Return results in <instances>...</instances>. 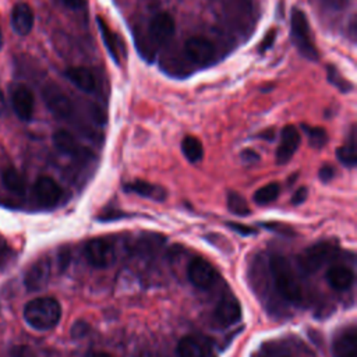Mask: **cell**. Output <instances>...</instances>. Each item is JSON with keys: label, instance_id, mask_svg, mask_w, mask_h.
Listing matches in <instances>:
<instances>
[{"label": "cell", "instance_id": "1", "mask_svg": "<svg viewBox=\"0 0 357 357\" xmlns=\"http://www.w3.org/2000/svg\"><path fill=\"white\" fill-rule=\"evenodd\" d=\"M269 271L273 286L282 298L293 304H300L303 301V289L289 259L282 255H272Z\"/></svg>", "mask_w": 357, "mask_h": 357}, {"label": "cell", "instance_id": "2", "mask_svg": "<svg viewBox=\"0 0 357 357\" xmlns=\"http://www.w3.org/2000/svg\"><path fill=\"white\" fill-rule=\"evenodd\" d=\"M61 318L60 303L53 297H38L28 301L24 307L25 322L36 331L54 328Z\"/></svg>", "mask_w": 357, "mask_h": 357}, {"label": "cell", "instance_id": "3", "mask_svg": "<svg viewBox=\"0 0 357 357\" xmlns=\"http://www.w3.org/2000/svg\"><path fill=\"white\" fill-rule=\"evenodd\" d=\"M290 31H291L290 33L291 42L297 47L298 53L311 61L318 60V50L311 38L310 24L303 10L300 8L293 10L291 20H290Z\"/></svg>", "mask_w": 357, "mask_h": 357}, {"label": "cell", "instance_id": "4", "mask_svg": "<svg viewBox=\"0 0 357 357\" xmlns=\"http://www.w3.org/2000/svg\"><path fill=\"white\" fill-rule=\"evenodd\" d=\"M84 255L89 265L95 268H107L116 261V250L109 240L92 238L84 247Z\"/></svg>", "mask_w": 357, "mask_h": 357}, {"label": "cell", "instance_id": "5", "mask_svg": "<svg viewBox=\"0 0 357 357\" xmlns=\"http://www.w3.org/2000/svg\"><path fill=\"white\" fill-rule=\"evenodd\" d=\"M42 98L47 109L59 119H70L74 113V105L70 98L54 84H49L42 91Z\"/></svg>", "mask_w": 357, "mask_h": 357}, {"label": "cell", "instance_id": "6", "mask_svg": "<svg viewBox=\"0 0 357 357\" xmlns=\"http://www.w3.org/2000/svg\"><path fill=\"white\" fill-rule=\"evenodd\" d=\"M188 280L201 290L211 289L218 278L215 268L204 258L194 257L187 266Z\"/></svg>", "mask_w": 357, "mask_h": 357}, {"label": "cell", "instance_id": "7", "mask_svg": "<svg viewBox=\"0 0 357 357\" xmlns=\"http://www.w3.org/2000/svg\"><path fill=\"white\" fill-rule=\"evenodd\" d=\"M333 247L326 243H318L315 245L308 247L300 257H298V265L300 268L307 272H315L319 269L324 264H326L333 257Z\"/></svg>", "mask_w": 357, "mask_h": 357}, {"label": "cell", "instance_id": "8", "mask_svg": "<svg viewBox=\"0 0 357 357\" xmlns=\"http://www.w3.org/2000/svg\"><path fill=\"white\" fill-rule=\"evenodd\" d=\"M184 53L190 61L198 66H208L215 57L213 43L202 36H192L184 43Z\"/></svg>", "mask_w": 357, "mask_h": 357}, {"label": "cell", "instance_id": "9", "mask_svg": "<svg viewBox=\"0 0 357 357\" xmlns=\"http://www.w3.org/2000/svg\"><path fill=\"white\" fill-rule=\"evenodd\" d=\"M33 198L38 205L43 208H52L61 199L63 191L60 185L49 176H40L33 184Z\"/></svg>", "mask_w": 357, "mask_h": 357}, {"label": "cell", "instance_id": "10", "mask_svg": "<svg viewBox=\"0 0 357 357\" xmlns=\"http://www.w3.org/2000/svg\"><path fill=\"white\" fill-rule=\"evenodd\" d=\"M177 357H213L211 342L199 335H187L176 346Z\"/></svg>", "mask_w": 357, "mask_h": 357}, {"label": "cell", "instance_id": "11", "mask_svg": "<svg viewBox=\"0 0 357 357\" xmlns=\"http://www.w3.org/2000/svg\"><path fill=\"white\" fill-rule=\"evenodd\" d=\"M174 29H176L174 20L167 13H158L156 15H153L148 26L149 38L156 46H160L167 40H170L172 36L174 35Z\"/></svg>", "mask_w": 357, "mask_h": 357}, {"label": "cell", "instance_id": "12", "mask_svg": "<svg viewBox=\"0 0 357 357\" xmlns=\"http://www.w3.org/2000/svg\"><path fill=\"white\" fill-rule=\"evenodd\" d=\"M11 105L22 121H29L33 116V107H35V99L32 91L22 84H18L11 91Z\"/></svg>", "mask_w": 357, "mask_h": 357}, {"label": "cell", "instance_id": "13", "mask_svg": "<svg viewBox=\"0 0 357 357\" xmlns=\"http://www.w3.org/2000/svg\"><path fill=\"white\" fill-rule=\"evenodd\" d=\"M212 318L218 326H223V328L236 324L241 318L240 303L231 296L223 297L216 304Z\"/></svg>", "mask_w": 357, "mask_h": 357}, {"label": "cell", "instance_id": "14", "mask_svg": "<svg viewBox=\"0 0 357 357\" xmlns=\"http://www.w3.org/2000/svg\"><path fill=\"white\" fill-rule=\"evenodd\" d=\"M300 145V132L294 126L283 127L280 132V144L276 149V163H287Z\"/></svg>", "mask_w": 357, "mask_h": 357}, {"label": "cell", "instance_id": "15", "mask_svg": "<svg viewBox=\"0 0 357 357\" xmlns=\"http://www.w3.org/2000/svg\"><path fill=\"white\" fill-rule=\"evenodd\" d=\"M50 278V261L40 258L26 271L24 276V284L29 291H38L43 289Z\"/></svg>", "mask_w": 357, "mask_h": 357}, {"label": "cell", "instance_id": "16", "mask_svg": "<svg viewBox=\"0 0 357 357\" xmlns=\"http://www.w3.org/2000/svg\"><path fill=\"white\" fill-rule=\"evenodd\" d=\"M333 357H357V333L349 328L337 333L332 342Z\"/></svg>", "mask_w": 357, "mask_h": 357}, {"label": "cell", "instance_id": "17", "mask_svg": "<svg viewBox=\"0 0 357 357\" xmlns=\"http://www.w3.org/2000/svg\"><path fill=\"white\" fill-rule=\"evenodd\" d=\"M33 11L26 3H17L11 11V26L15 33L25 36L33 26Z\"/></svg>", "mask_w": 357, "mask_h": 357}, {"label": "cell", "instance_id": "18", "mask_svg": "<svg viewBox=\"0 0 357 357\" xmlns=\"http://www.w3.org/2000/svg\"><path fill=\"white\" fill-rule=\"evenodd\" d=\"M66 77L67 79L77 86L78 89L84 91V92H93L96 88V79L95 75L92 74V71L86 67H70L66 70Z\"/></svg>", "mask_w": 357, "mask_h": 357}, {"label": "cell", "instance_id": "19", "mask_svg": "<svg viewBox=\"0 0 357 357\" xmlns=\"http://www.w3.org/2000/svg\"><path fill=\"white\" fill-rule=\"evenodd\" d=\"M124 190L127 192H134V194H138L139 197L149 198V199H153V201H162L166 197V191L160 185L152 184V183L145 181V180L128 181V183L124 184Z\"/></svg>", "mask_w": 357, "mask_h": 357}, {"label": "cell", "instance_id": "20", "mask_svg": "<svg viewBox=\"0 0 357 357\" xmlns=\"http://www.w3.org/2000/svg\"><path fill=\"white\" fill-rule=\"evenodd\" d=\"M328 283L339 291L347 290L354 282V273L344 265H333L326 271Z\"/></svg>", "mask_w": 357, "mask_h": 357}, {"label": "cell", "instance_id": "21", "mask_svg": "<svg viewBox=\"0 0 357 357\" xmlns=\"http://www.w3.org/2000/svg\"><path fill=\"white\" fill-rule=\"evenodd\" d=\"M53 144L61 153L70 156H81L85 152V149L79 145L75 137L67 130H57L53 134Z\"/></svg>", "mask_w": 357, "mask_h": 357}, {"label": "cell", "instance_id": "22", "mask_svg": "<svg viewBox=\"0 0 357 357\" xmlns=\"http://www.w3.org/2000/svg\"><path fill=\"white\" fill-rule=\"evenodd\" d=\"M96 22H98V28L100 31V36H102L106 50L109 52L113 61L116 64H119L120 63V39H119V36L107 26V24L105 22V20L102 17L98 15Z\"/></svg>", "mask_w": 357, "mask_h": 357}, {"label": "cell", "instance_id": "23", "mask_svg": "<svg viewBox=\"0 0 357 357\" xmlns=\"http://www.w3.org/2000/svg\"><path fill=\"white\" fill-rule=\"evenodd\" d=\"M181 151L185 159L191 163H197L204 158V146L201 141L194 135H187L183 138Z\"/></svg>", "mask_w": 357, "mask_h": 357}, {"label": "cell", "instance_id": "24", "mask_svg": "<svg viewBox=\"0 0 357 357\" xmlns=\"http://www.w3.org/2000/svg\"><path fill=\"white\" fill-rule=\"evenodd\" d=\"M356 131H354V127L351 128V132H350V137H349V141L339 146L337 148V159L347 167H353L357 162V153H356Z\"/></svg>", "mask_w": 357, "mask_h": 357}, {"label": "cell", "instance_id": "25", "mask_svg": "<svg viewBox=\"0 0 357 357\" xmlns=\"http://www.w3.org/2000/svg\"><path fill=\"white\" fill-rule=\"evenodd\" d=\"M1 183L10 192L15 195H24L25 192V183L24 178L15 169H6L1 173Z\"/></svg>", "mask_w": 357, "mask_h": 357}, {"label": "cell", "instance_id": "26", "mask_svg": "<svg viewBox=\"0 0 357 357\" xmlns=\"http://www.w3.org/2000/svg\"><path fill=\"white\" fill-rule=\"evenodd\" d=\"M279 192H280V187L279 184L276 183H269L261 188H258L255 192H254V201L258 204V205H268L271 202H273L278 197H279Z\"/></svg>", "mask_w": 357, "mask_h": 357}, {"label": "cell", "instance_id": "27", "mask_svg": "<svg viewBox=\"0 0 357 357\" xmlns=\"http://www.w3.org/2000/svg\"><path fill=\"white\" fill-rule=\"evenodd\" d=\"M227 206L231 213L238 215V216H245V215H250V212H251L244 197L241 194L233 192V191L227 194Z\"/></svg>", "mask_w": 357, "mask_h": 357}, {"label": "cell", "instance_id": "28", "mask_svg": "<svg viewBox=\"0 0 357 357\" xmlns=\"http://www.w3.org/2000/svg\"><path fill=\"white\" fill-rule=\"evenodd\" d=\"M326 75H328V81H329L333 86H336L340 92H350V91L353 89V84L349 82V81L339 73V70H337L335 66L329 64V66L326 67Z\"/></svg>", "mask_w": 357, "mask_h": 357}, {"label": "cell", "instance_id": "29", "mask_svg": "<svg viewBox=\"0 0 357 357\" xmlns=\"http://www.w3.org/2000/svg\"><path fill=\"white\" fill-rule=\"evenodd\" d=\"M307 137H308V142L312 148L315 149H321L322 146H325V144L328 142V134L324 128L321 127H310V126H303Z\"/></svg>", "mask_w": 357, "mask_h": 357}, {"label": "cell", "instance_id": "30", "mask_svg": "<svg viewBox=\"0 0 357 357\" xmlns=\"http://www.w3.org/2000/svg\"><path fill=\"white\" fill-rule=\"evenodd\" d=\"M259 357H290V351L284 344L278 342H271L262 346Z\"/></svg>", "mask_w": 357, "mask_h": 357}, {"label": "cell", "instance_id": "31", "mask_svg": "<svg viewBox=\"0 0 357 357\" xmlns=\"http://www.w3.org/2000/svg\"><path fill=\"white\" fill-rule=\"evenodd\" d=\"M227 226H229L233 231H236V233H238V234H241V236H250V234H255V233H257L255 229H252V227H250V226H245V225H241V223L229 222Z\"/></svg>", "mask_w": 357, "mask_h": 357}, {"label": "cell", "instance_id": "32", "mask_svg": "<svg viewBox=\"0 0 357 357\" xmlns=\"http://www.w3.org/2000/svg\"><path fill=\"white\" fill-rule=\"evenodd\" d=\"M321 4L328 8V10H335V11H339V10H343L347 4H349V0H319Z\"/></svg>", "mask_w": 357, "mask_h": 357}, {"label": "cell", "instance_id": "33", "mask_svg": "<svg viewBox=\"0 0 357 357\" xmlns=\"http://www.w3.org/2000/svg\"><path fill=\"white\" fill-rule=\"evenodd\" d=\"M275 36H276V31L275 29H271L269 32H266V35H265V38L261 40V43H259V53H264L265 50H268L271 46H272V43H273V40H275Z\"/></svg>", "mask_w": 357, "mask_h": 357}, {"label": "cell", "instance_id": "34", "mask_svg": "<svg viewBox=\"0 0 357 357\" xmlns=\"http://www.w3.org/2000/svg\"><path fill=\"white\" fill-rule=\"evenodd\" d=\"M333 176H335V169H333L331 165H325V166H322V167L319 169V178H321L324 183L332 180Z\"/></svg>", "mask_w": 357, "mask_h": 357}, {"label": "cell", "instance_id": "35", "mask_svg": "<svg viewBox=\"0 0 357 357\" xmlns=\"http://www.w3.org/2000/svg\"><path fill=\"white\" fill-rule=\"evenodd\" d=\"M307 194H308L307 188H305V187H300V188L293 194V197H291V204H293V205H300V204H303V202L307 199Z\"/></svg>", "mask_w": 357, "mask_h": 357}, {"label": "cell", "instance_id": "36", "mask_svg": "<svg viewBox=\"0 0 357 357\" xmlns=\"http://www.w3.org/2000/svg\"><path fill=\"white\" fill-rule=\"evenodd\" d=\"M241 160L244 163H255L259 160V156L257 152H254L252 149H244L241 152Z\"/></svg>", "mask_w": 357, "mask_h": 357}, {"label": "cell", "instance_id": "37", "mask_svg": "<svg viewBox=\"0 0 357 357\" xmlns=\"http://www.w3.org/2000/svg\"><path fill=\"white\" fill-rule=\"evenodd\" d=\"M88 329H89V326L85 324V322H77L74 326H73V336L74 337H81L82 335H85L86 332H88Z\"/></svg>", "mask_w": 357, "mask_h": 357}, {"label": "cell", "instance_id": "38", "mask_svg": "<svg viewBox=\"0 0 357 357\" xmlns=\"http://www.w3.org/2000/svg\"><path fill=\"white\" fill-rule=\"evenodd\" d=\"M66 7L71 8V10H79L84 7L85 0H60Z\"/></svg>", "mask_w": 357, "mask_h": 357}, {"label": "cell", "instance_id": "39", "mask_svg": "<svg viewBox=\"0 0 357 357\" xmlns=\"http://www.w3.org/2000/svg\"><path fill=\"white\" fill-rule=\"evenodd\" d=\"M15 357H35V354L28 347H17L14 351Z\"/></svg>", "mask_w": 357, "mask_h": 357}, {"label": "cell", "instance_id": "40", "mask_svg": "<svg viewBox=\"0 0 357 357\" xmlns=\"http://www.w3.org/2000/svg\"><path fill=\"white\" fill-rule=\"evenodd\" d=\"M258 137H261V138H264V139H269V141H272V139H273V137H275V134H273V130H272V128H269V130H266V131L261 132Z\"/></svg>", "mask_w": 357, "mask_h": 357}, {"label": "cell", "instance_id": "41", "mask_svg": "<svg viewBox=\"0 0 357 357\" xmlns=\"http://www.w3.org/2000/svg\"><path fill=\"white\" fill-rule=\"evenodd\" d=\"M6 112V99H4V95L3 92L0 91V116Z\"/></svg>", "mask_w": 357, "mask_h": 357}, {"label": "cell", "instance_id": "42", "mask_svg": "<svg viewBox=\"0 0 357 357\" xmlns=\"http://www.w3.org/2000/svg\"><path fill=\"white\" fill-rule=\"evenodd\" d=\"M91 357H113V356H110L109 353H105V351H95L91 354Z\"/></svg>", "mask_w": 357, "mask_h": 357}, {"label": "cell", "instance_id": "43", "mask_svg": "<svg viewBox=\"0 0 357 357\" xmlns=\"http://www.w3.org/2000/svg\"><path fill=\"white\" fill-rule=\"evenodd\" d=\"M3 46V33H1V29H0V49Z\"/></svg>", "mask_w": 357, "mask_h": 357}]
</instances>
